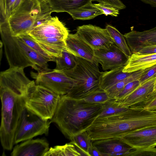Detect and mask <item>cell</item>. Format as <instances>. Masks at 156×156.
I'll return each mask as SVG.
<instances>
[{
	"label": "cell",
	"instance_id": "11",
	"mask_svg": "<svg viewBox=\"0 0 156 156\" xmlns=\"http://www.w3.org/2000/svg\"><path fill=\"white\" fill-rule=\"evenodd\" d=\"M27 34L33 38H56L64 41L69 34L67 28L57 16H51Z\"/></svg>",
	"mask_w": 156,
	"mask_h": 156
},
{
	"label": "cell",
	"instance_id": "44",
	"mask_svg": "<svg viewBox=\"0 0 156 156\" xmlns=\"http://www.w3.org/2000/svg\"><path fill=\"white\" fill-rule=\"evenodd\" d=\"M156 94V80L154 84V90L153 92V94L154 95Z\"/></svg>",
	"mask_w": 156,
	"mask_h": 156
},
{
	"label": "cell",
	"instance_id": "38",
	"mask_svg": "<svg viewBox=\"0 0 156 156\" xmlns=\"http://www.w3.org/2000/svg\"><path fill=\"white\" fill-rule=\"evenodd\" d=\"M94 1L112 5L117 8L119 10L124 9L126 8V6L121 0H92V1Z\"/></svg>",
	"mask_w": 156,
	"mask_h": 156
},
{
	"label": "cell",
	"instance_id": "14",
	"mask_svg": "<svg viewBox=\"0 0 156 156\" xmlns=\"http://www.w3.org/2000/svg\"><path fill=\"white\" fill-rule=\"evenodd\" d=\"M156 76L140 85L129 95L120 100H116L122 106L126 107H142L153 95Z\"/></svg>",
	"mask_w": 156,
	"mask_h": 156
},
{
	"label": "cell",
	"instance_id": "41",
	"mask_svg": "<svg viewBox=\"0 0 156 156\" xmlns=\"http://www.w3.org/2000/svg\"><path fill=\"white\" fill-rule=\"evenodd\" d=\"M88 153L90 156H104L103 154L92 144L90 147Z\"/></svg>",
	"mask_w": 156,
	"mask_h": 156
},
{
	"label": "cell",
	"instance_id": "21",
	"mask_svg": "<svg viewBox=\"0 0 156 156\" xmlns=\"http://www.w3.org/2000/svg\"><path fill=\"white\" fill-rule=\"evenodd\" d=\"M124 35L132 52L135 48L142 43L156 37V27L142 31L132 30Z\"/></svg>",
	"mask_w": 156,
	"mask_h": 156
},
{
	"label": "cell",
	"instance_id": "29",
	"mask_svg": "<svg viewBox=\"0 0 156 156\" xmlns=\"http://www.w3.org/2000/svg\"><path fill=\"white\" fill-rule=\"evenodd\" d=\"M129 108L122 106L115 99H112L104 104L103 110L98 116L114 114L126 110Z\"/></svg>",
	"mask_w": 156,
	"mask_h": 156
},
{
	"label": "cell",
	"instance_id": "12",
	"mask_svg": "<svg viewBox=\"0 0 156 156\" xmlns=\"http://www.w3.org/2000/svg\"><path fill=\"white\" fill-rule=\"evenodd\" d=\"M94 51L98 62L104 71L124 67L129 58L114 43L108 48L94 50Z\"/></svg>",
	"mask_w": 156,
	"mask_h": 156
},
{
	"label": "cell",
	"instance_id": "9",
	"mask_svg": "<svg viewBox=\"0 0 156 156\" xmlns=\"http://www.w3.org/2000/svg\"><path fill=\"white\" fill-rule=\"evenodd\" d=\"M48 13L44 10L35 9L9 18L5 22L0 24V27L8 30L12 36H18L27 33L34 27L39 18Z\"/></svg>",
	"mask_w": 156,
	"mask_h": 156
},
{
	"label": "cell",
	"instance_id": "22",
	"mask_svg": "<svg viewBox=\"0 0 156 156\" xmlns=\"http://www.w3.org/2000/svg\"><path fill=\"white\" fill-rule=\"evenodd\" d=\"M68 13L74 20H86L92 19L103 14L90 1L84 5L69 11Z\"/></svg>",
	"mask_w": 156,
	"mask_h": 156
},
{
	"label": "cell",
	"instance_id": "39",
	"mask_svg": "<svg viewBox=\"0 0 156 156\" xmlns=\"http://www.w3.org/2000/svg\"><path fill=\"white\" fill-rule=\"evenodd\" d=\"M143 107L151 110H156V94L144 104Z\"/></svg>",
	"mask_w": 156,
	"mask_h": 156
},
{
	"label": "cell",
	"instance_id": "19",
	"mask_svg": "<svg viewBox=\"0 0 156 156\" xmlns=\"http://www.w3.org/2000/svg\"><path fill=\"white\" fill-rule=\"evenodd\" d=\"M124 67L102 72L101 76L100 89L106 91L118 83L131 75L133 73H125L122 71Z\"/></svg>",
	"mask_w": 156,
	"mask_h": 156
},
{
	"label": "cell",
	"instance_id": "17",
	"mask_svg": "<svg viewBox=\"0 0 156 156\" xmlns=\"http://www.w3.org/2000/svg\"><path fill=\"white\" fill-rule=\"evenodd\" d=\"M49 144L44 139H30L22 142L13 148L12 156H44L49 149Z\"/></svg>",
	"mask_w": 156,
	"mask_h": 156
},
{
	"label": "cell",
	"instance_id": "30",
	"mask_svg": "<svg viewBox=\"0 0 156 156\" xmlns=\"http://www.w3.org/2000/svg\"><path fill=\"white\" fill-rule=\"evenodd\" d=\"M70 140L89 154L88 151L92 145V140L89 138L86 131L74 135Z\"/></svg>",
	"mask_w": 156,
	"mask_h": 156
},
{
	"label": "cell",
	"instance_id": "6",
	"mask_svg": "<svg viewBox=\"0 0 156 156\" xmlns=\"http://www.w3.org/2000/svg\"><path fill=\"white\" fill-rule=\"evenodd\" d=\"M50 120H45L31 112L25 106L21 114L15 132L14 144H17L48 133Z\"/></svg>",
	"mask_w": 156,
	"mask_h": 156
},
{
	"label": "cell",
	"instance_id": "35",
	"mask_svg": "<svg viewBox=\"0 0 156 156\" xmlns=\"http://www.w3.org/2000/svg\"><path fill=\"white\" fill-rule=\"evenodd\" d=\"M156 156V148L155 147L144 149H133L125 156Z\"/></svg>",
	"mask_w": 156,
	"mask_h": 156
},
{
	"label": "cell",
	"instance_id": "5",
	"mask_svg": "<svg viewBox=\"0 0 156 156\" xmlns=\"http://www.w3.org/2000/svg\"><path fill=\"white\" fill-rule=\"evenodd\" d=\"M60 95L43 86L35 84L24 98L29 110L45 120H51L56 110Z\"/></svg>",
	"mask_w": 156,
	"mask_h": 156
},
{
	"label": "cell",
	"instance_id": "28",
	"mask_svg": "<svg viewBox=\"0 0 156 156\" xmlns=\"http://www.w3.org/2000/svg\"><path fill=\"white\" fill-rule=\"evenodd\" d=\"M18 37L20 38L29 46L45 58L48 62L55 61V58L45 52L27 33L21 35Z\"/></svg>",
	"mask_w": 156,
	"mask_h": 156
},
{
	"label": "cell",
	"instance_id": "43",
	"mask_svg": "<svg viewBox=\"0 0 156 156\" xmlns=\"http://www.w3.org/2000/svg\"><path fill=\"white\" fill-rule=\"evenodd\" d=\"M42 4H48L47 0H38Z\"/></svg>",
	"mask_w": 156,
	"mask_h": 156
},
{
	"label": "cell",
	"instance_id": "7",
	"mask_svg": "<svg viewBox=\"0 0 156 156\" xmlns=\"http://www.w3.org/2000/svg\"><path fill=\"white\" fill-rule=\"evenodd\" d=\"M35 84L34 80L26 76L22 68L10 67L0 73V87L7 89L20 97L25 98Z\"/></svg>",
	"mask_w": 156,
	"mask_h": 156
},
{
	"label": "cell",
	"instance_id": "34",
	"mask_svg": "<svg viewBox=\"0 0 156 156\" xmlns=\"http://www.w3.org/2000/svg\"><path fill=\"white\" fill-rule=\"evenodd\" d=\"M95 6L105 16L116 17L119 14V10L115 7L104 3L94 4Z\"/></svg>",
	"mask_w": 156,
	"mask_h": 156
},
{
	"label": "cell",
	"instance_id": "26",
	"mask_svg": "<svg viewBox=\"0 0 156 156\" xmlns=\"http://www.w3.org/2000/svg\"><path fill=\"white\" fill-rule=\"evenodd\" d=\"M79 156L74 145L71 142L63 145H57L50 148L44 156Z\"/></svg>",
	"mask_w": 156,
	"mask_h": 156
},
{
	"label": "cell",
	"instance_id": "10",
	"mask_svg": "<svg viewBox=\"0 0 156 156\" xmlns=\"http://www.w3.org/2000/svg\"><path fill=\"white\" fill-rule=\"evenodd\" d=\"M76 33L94 50L108 48L114 43L106 28L92 24L78 27Z\"/></svg>",
	"mask_w": 156,
	"mask_h": 156
},
{
	"label": "cell",
	"instance_id": "2",
	"mask_svg": "<svg viewBox=\"0 0 156 156\" xmlns=\"http://www.w3.org/2000/svg\"><path fill=\"white\" fill-rule=\"evenodd\" d=\"M5 53L10 67L24 69L28 66L38 73L48 70L45 58L32 49L18 36H12L7 29L0 27Z\"/></svg>",
	"mask_w": 156,
	"mask_h": 156
},
{
	"label": "cell",
	"instance_id": "16",
	"mask_svg": "<svg viewBox=\"0 0 156 156\" xmlns=\"http://www.w3.org/2000/svg\"><path fill=\"white\" fill-rule=\"evenodd\" d=\"M92 144L102 153L104 156H125L133 149L119 137L92 140Z\"/></svg>",
	"mask_w": 156,
	"mask_h": 156
},
{
	"label": "cell",
	"instance_id": "20",
	"mask_svg": "<svg viewBox=\"0 0 156 156\" xmlns=\"http://www.w3.org/2000/svg\"><path fill=\"white\" fill-rule=\"evenodd\" d=\"M33 38L45 52L55 58L61 56L62 51L66 49L64 41L56 38Z\"/></svg>",
	"mask_w": 156,
	"mask_h": 156
},
{
	"label": "cell",
	"instance_id": "1",
	"mask_svg": "<svg viewBox=\"0 0 156 156\" xmlns=\"http://www.w3.org/2000/svg\"><path fill=\"white\" fill-rule=\"evenodd\" d=\"M104 104L89 102L66 94L60 95L55 112L50 120L70 140L87 131L103 110Z\"/></svg>",
	"mask_w": 156,
	"mask_h": 156
},
{
	"label": "cell",
	"instance_id": "37",
	"mask_svg": "<svg viewBox=\"0 0 156 156\" xmlns=\"http://www.w3.org/2000/svg\"><path fill=\"white\" fill-rule=\"evenodd\" d=\"M134 53L139 55L156 53V45L150 44L144 46L138 49Z\"/></svg>",
	"mask_w": 156,
	"mask_h": 156
},
{
	"label": "cell",
	"instance_id": "3",
	"mask_svg": "<svg viewBox=\"0 0 156 156\" xmlns=\"http://www.w3.org/2000/svg\"><path fill=\"white\" fill-rule=\"evenodd\" d=\"M2 103L0 139L3 148L12 150L14 144L15 132L25 106L24 97L18 96L5 88L0 87Z\"/></svg>",
	"mask_w": 156,
	"mask_h": 156
},
{
	"label": "cell",
	"instance_id": "23",
	"mask_svg": "<svg viewBox=\"0 0 156 156\" xmlns=\"http://www.w3.org/2000/svg\"><path fill=\"white\" fill-rule=\"evenodd\" d=\"M92 0H47L51 12L69 11L82 6Z\"/></svg>",
	"mask_w": 156,
	"mask_h": 156
},
{
	"label": "cell",
	"instance_id": "27",
	"mask_svg": "<svg viewBox=\"0 0 156 156\" xmlns=\"http://www.w3.org/2000/svg\"><path fill=\"white\" fill-rule=\"evenodd\" d=\"M144 70L133 72L130 76L114 85L106 91L112 99H115L124 87L129 83L139 80Z\"/></svg>",
	"mask_w": 156,
	"mask_h": 156
},
{
	"label": "cell",
	"instance_id": "24",
	"mask_svg": "<svg viewBox=\"0 0 156 156\" xmlns=\"http://www.w3.org/2000/svg\"><path fill=\"white\" fill-rule=\"evenodd\" d=\"M111 37L117 46L127 57L129 58L132 53L124 35L113 26L108 24L106 27Z\"/></svg>",
	"mask_w": 156,
	"mask_h": 156
},
{
	"label": "cell",
	"instance_id": "4",
	"mask_svg": "<svg viewBox=\"0 0 156 156\" xmlns=\"http://www.w3.org/2000/svg\"><path fill=\"white\" fill-rule=\"evenodd\" d=\"M75 56L76 66L72 69L61 71L74 81L72 89L66 95L76 99H83L100 89L102 72L97 65L83 58Z\"/></svg>",
	"mask_w": 156,
	"mask_h": 156
},
{
	"label": "cell",
	"instance_id": "40",
	"mask_svg": "<svg viewBox=\"0 0 156 156\" xmlns=\"http://www.w3.org/2000/svg\"><path fill=\"white\" fill-rule=\"evenodd\" d=\"M150 44L156 45V37L146 40L142 43L135 48L132 51V53H134L136 52L138 49L142 47Z\"/></svg>",
	"mask_w": 156,
	"mask_h": 156
},
{
	"label": "cell",
	"instance_id": "32",
	"mask_svg": "<svg viewBox=\"0 0 156 156\" xmlns=\"http://www.w3.org/2000/svg\"><path fill=\"white\" fill-rule=\"evenodd\" d=\"M83 99L90 103L103 104L111 100L107 92L100 89Z\"/></svg>",
	"mask_w": 156,
	"mask_h": 156
},
{
	"label": "cell",
	"instance_id": "15",
	"mask_svg": "<svg viewBox=\"0 0 156 156\" xmlns=\"http://www.w3.org/2000/svg\"><path fill=\"white\" fill-rule=\"evenodd\" d=\"M65 43L67 50L74 55L83 58L98 66L94 50L76 33L69 34Z\"/></svg>",
	"mask_w": 156,
	"mask_h": 156
},
{
	"label": "cell",
	"instance_id": "13",
	"mask_svg": "<svg viewBox=\"0 0 156 156\" xmlns=\"http://www.w3.org/2000/svg\"><path fill=\"white\" fill-rule=\"evenodd\" d=\"M133 149H144L156 146V125L144 128L120 138Z\"/></svg>",
	"mask_w": 156,
	"mask_h": 156
},
{
	"label": "cell",
	"instance_id": "31",
	"mask_svg": "<svg viewBox=\"0 0 156 156\" xmlns=\"http://www.w3.org/2000/svg\"><path fill=\"white\" fill-rule=\"evenodd\" d=\"M16 0H0V24L7 20L12 12Z\"/></svg>",
	"mask_w": 156,
	"mask_h": 156
},
{
	"label": "cell",
	"instance_id": "18",
	"mask_svg": "<svg viewBox=\"0 0 156 156\" xmlns=\"http://www.w3.org/2000/svg\"><path fill=\"white\" fill-rule=\"evenodd\" d=\"M156 65V53L139 55L132 54L122 71L131 73L144 70Z\"/></svg>",
	"mask_w": 156,
	"mask_h": 156
},
{
	"label": "cell",
	"instance_id": "25",
	"mask_svg": "<svg viewBox=\"0 0 156 156\" xmlns=\"http://www.w3.org/2000/svg\"><path fill=\"white\" fill-rule=\"evenodd\" d=\"M56 67L53 69L63 71L73 69L76 65L75 56L66 49L63 50L61 56L55 57Z\"/></svg>",
	"mask_w": 156,
	"mask_h": 156
},
{
	"label": "cell",
	"instance_id": "33",
	"mask_svg": "<svg viewBox=\"0 0 156 156\" xmlns=\"http://www.w3.org/2000/svg\"><path fill=\"white\" fill-rule=\"evenodd\" d=\"M140 85L139 80L130 82L128 83L124 87L115 99L122 100L129 95Z\"/></svg>",
	"mask_w": 156,
	"mask_h": 156
},
{
	"label": "cell",
	"instance_id": "36",
	"mask_svg": "<svg viewBox=\"0 0 156 156\" xmlns=\"http://www.w3.org/2000/svg\"><path fill=\"white\" fill-rule=\"evenodd\" d=\"M155 76H156V65L143 70V73L139 80L140 85Z\"/></svg>",
	"mask_w": 156,
	"mask_h": 156
},
{
	"label": "cell",
	"instance_id": "42",
	"mask_svg": "<svg viewBox=\"0 0 156 156\" xmlns=\"http://www.w3.org/2000/svg\"><path fill=\"white\" fill-rule=\"evenodd\" d=\"M144 3L150 5L152 7H156V0H140Z\"/></svg>",
	"mask_w": 156,
	"mask_h": 156
},
{
	"label": "cell",
	"instance_id": "8",
	"mask_svg": "<svg viewBox=\"0 0 156 156\" xmlns=\"http://www.w3.org/2000/svg\"><path fill=\"white\" fill-rule=\"evenodd\" d=\"M31 74L36 84L45 87L60 95L67 94L74 83L73 80L61 71L49 69Z\"/></svg>",
	"mask_w": 156,
	"mask_h": 156
}]
</instances>
